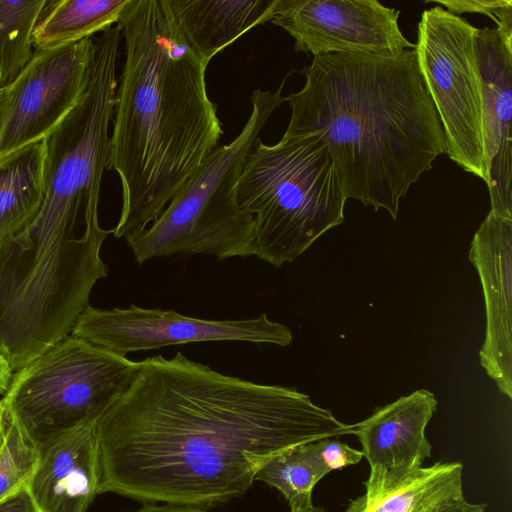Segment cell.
Here are the masks:
<instances>
[{"label":"cell","mask_w":512,"mask_h":512,"mask_svg":"<svg viewBox=\"0 0 512 512\" xmlns=\"http://www.w3.org/2000/svg\"><path fill=\"white\" fill-rule=\"evenodd\" d=\"M138 362L95 423L99 494L206 510L243 496L279 452L351 434L295 388L225 375L181 352Z\"/></svg>","instance_id":"6da1fadb"},{"label":"cell","mask_w":512,"mask_h":512,"mask_svg":"<svg viewBox=\"0 0 512 512\" xmlns=\"http://www.w3.org/2000/svg\"><path fill=\"white\" fill-rule=\"evenodd\" d=\"M118 25V80L108 170L122 187L116 238L145 230L218 147L223 126L207 93V64L167 0H130Z\"/></svg>","instance_id":"7a4b0ae2"},{"label":"cell","mask_w":512,"mask_h":512,"mask_svg":"<svg viewBox=\"0 0 512 512\" xmlns=\"http://www.w3.org/2000/svg\"><path fill=\"white\" fill-rule=\"evenodd\" d=\"M300 72L303 88L285 97L291 117L284 134L319 136L346 198L396 220L411 185L446 154L415 49L319 55Z\"/></svg>","instance_id":"3957f363"},{"label":"cell","mask_w":512,"mask_h":512,"mask_svg":"<svg viewBox=\"0 0 512 512\" xmlns=\"http://www.w3.org/2000/svg\"><path fill=\"white\" fill-rule=\"evenodd\" d=\"M241 207L254 217V255L279 268L344 221L346 196L323 140L283 135L257 138L237 185Z\"/></svg>","instance_id":"277c9868"},{"label":"cell","mask_w":512,"mask_h":512,"mask_svg":"<svg viewBox=\"0 0 512 512\" xmlns=\"http://www.w3.org/2000/svg\"><path fill=\"white\" fill-rule=\"evenodd\" d=\"M284 83L275 91L254 90L240 133L210 154L149 227L125 238L138 264L173 255L219 260L254 255V217L239 204L237 185L254 142L285 102Z\"/></svg>","instance_id":"5b68a950"},{"label":"cell","mask_w":512,"mask_h":512,"mask_svg":"<svg viewBox=\"0 0 512 512\" xmlns=\"http://www.w3.org/2000/svg\"><path fill=\"white\" fill-rule=\"evenodd\" d=\"M139 362L67 335L13 373L4 409L38 448L96 421L126 392Z\"/></svg>","instance_id":"8992f818"},{"label":"cell","mask_w":512,"mask_h":512,"mask_svg":"<svg viewBox=\"0 0 512 512\" xmlns=\"http://www.w3.org/2000/svg\"><path fill=\"white\" fill-rule=\"evenodd\" d=\"M477 29L465 18L435 6L421 14L414 49L443 128L446 154L464 171L487 182Z\"/></svg>","instance_id":"52a82bcc"},{"label":"cell","mask_w":512,"mask_h":512,"mask_svg":"<svg viewBox=\"0 0 512 512\" xmlns=\"http://www.w3.org/2000/svg\"><path fill=\"white\" fill-rule=\"evenodd\" d=\"M96 41L92 37L33 56L0 89V156L45 139L77 105L90 82Z\"/></svg>","instance_id":"ba28073f"},{"label":"cell","mask_w":512,"mask_h":512,"mask_svg":"<svg viewBox=\"0 0 512 512\" xmlns=\"http://www.w3.org/2000/svg\"><path fill=\"white\" fill-rule=\"evenodd\" d=\"M70 334L122 356L195 342L240 341L285 347L293 340L288 326L270 320L265 313L244 320H207L134 304L112 309L89 305Z\"/></svg>","instance_id":"9c48e42d"},{"label":"cell","mask_w":512,"mask_h":512,"mask_svg":"<svg viewBox=\"0 0 512 512\" xmlns=\"http://www.w3.org/2000/svg\"><path fill=\"white\" fill-rule=\"evenodd\" d=\"M400 11L377 0H279L270 20L295 40V51L398 55L414 49Z\"/></svg>","instance_id":"30bf717a"},{"label":"cell","mask_w":512,"mask_h":512,"mask_svg":"<svg viewBox=\"0 0 512 512\" xmlns=\"http://www.w3.org/2000/svg\"><path fill=\"white\" fill-rule=\"evenodd\" d=\"M469 260L483 288L486 329L480 365L512 398V219L489 212L476 231Z\"/></svg>","instance_id":"8fae6325"},{"label":"cell","mask_w":512,"mask_h":512,"mask_svg":"<svg viewBox=\"0 0 512 512\" xmlns=\"http://www.w3.org/2000/svg\"><path fill=\"white\" fill-rule=\"evenodd\" d=\"M483 132L491 212L512 219V41L496 28L477 29Z\"/></svg>","instance_id":"7c38bea8"},{"label":"cell","mask_w":512,"mask_h":512,"mask_svg":"<svg viewBox=\"0 0 512 512\" xmlns=\"http://www.w3.org/2000/svg\"><path fill=\"white\" fill-rule=\"evenodd\" d=\"M437 404L432 392L419 389L351 425V434L359 439L371 475L399 478L422 467L431 457L432 446L425 430Z\"/></svg>","instance_id":"4fadbf2b"},{"label":"cell","mask_w":512,"mask_h":512,"mask_svg":"<svg viewBox=\"0 0 512 512\" xmlns=\"http://www.w3.org/2000/svg\"><path fill=\"white\" fill-rule=\"evenodd\" d=\"M27 489L39 512H86L99 495L101 469L95 423L38 448Z\"/></svg>","instance_id":"5bb4252c"},{"label":"cell","mask_w":512,"mask_h":512,"mask_svg":"<svg viewBox=\"0 0 512 512\" xmlns=\"http://www.w3.org/2000/svg\"><path fill=\"white\" fill-rule=\"evenodd\" d=\"M279 0H167L183 35L209 64L252 28L270 21Z\"/></svg>","instance_id":"9a60e30c"},{"label":"cell","mask_w":512,"mask_h":512,"mask_svg":"<svg viewBox=\"0 0 512 512\" xmlns=\"http://www.w3.org/2000/svg\"><path fill=\"white\" fill-rule=\"evenodd\" d=\"M462 472L460 462H436L399 478L369 474L344 512H427L464 495Z\"/></svg>","instance_id":"2e32d148"},{"label":"cell","mask_w":512,"mask_h":512,"mask_svg":"<svg viewBox=\"0 0 512 512\" xmlns=\"http://www.w3.org/2000/svg\"><path fill=\"white\" fill-rule=\"evenodd\" d=\"M45 139L0 156V243L41 209L45 198Z\"/></svg>","instance_id":"e0dca14e"},{"label":"cell","mask_w":512,"mask_h":512,"mask_svg":"<svg viewBox=\"0 0 512 512\" xmlns=\"http://www.w3.org/2000/svg\"><path fill=\"white\" fill-rule=\"evenodd\" d=\"M130 0L48 1L33 32V45L47 50L91 37L119 22Z\"/></svg>","instance_id":"ac0fdd59"},{"label":"cell","mask_w":512,"mask_h":512,"mask_svg":"<svg viewBox=\"0 0 512 512\" xmlns=\"http://www.w3.org/2000/svg\"><path fill=\"white\" fill-rule=\"evenodd\" d=\"M313 442L296 445L274 455L255 477V480L277 489L287 500L291 511L313 506V489L328 474L318 459Z\"/></svg>","instance_id":"d6986e66"},{"label":"cell","mask_w":512,"mask_h":512,"mask_svg":"<svg viewBox=\"0 0 512 512\" xmlns=\"http://www.w3.org/2000/svg\"><path fill=\"white\" fill-rule=\"evenodd\" d=\"M47 3L0 0V89L11 83L33 56V32Z\"/></svg>","instance_id":"ffe728a7"},{"label":"cell","mask_w":512,"mask_h":512,"mask_svg":"<svg viewBox=\"0 0 512 512\" xmlns=\"http://www.w3.org/2000/svg\"><path fill=\"white\" fill-rule=\"evenodd\" d=\"M38 456L37 447L4 409L0 427V501L27 486Z\"/></svg>","instance_id":"44dd1931"},{"label":"cell","mask_w":512,"mask_h":512,"mask_svg":"<svg viewBox=\"0 0 512 512\" xmlns=\"http://www.w3.org/2000/svg\"><path fill=\"white\" fill-rule=\"evenodd\" d=\"M434 2L446 7L447 11L460 16L463 13H480L490 17L498 32L512 41V1L511 0H447Z\"/></svg>","instance_id":"7402d4cb"},{"label":"cell","mask_w":512,"mask_h":512,"mask_svg":"<svg viewBox=\"0 0 512 512\" xmlns=\"http://www.w3.org/2000/svg\"><path fill=\"white\" fill-rule=\"evenodd\" d=\"M335 438H324L313 442L318 459L327 473L358 464L364 457L362 451Z\"/></svg>","instance_id":"603a6c76"},{"label":"cell","mask_w":512,"mask_h":512,"mask_svg":"<svg viewBox=\"0 0 512 512\" xmlns=\"http://www.w3.org/2000/svg\"><path fill=\"white\" fill-rule=\"evenodd\" d=\"M0 512H39L27 487L0 501Z\"/></svg>","instance_id":"cb8c5ba5"},{"label":"cell","mask_w":512,"mask_h":512,"mask_svg":"<svg viewBox=\"0 0 512 512\" xmlns=\"http://www.w3.org/2000/svg\"><path fill=\"white\" fill-rule=\"evenodd\" d=\"M486 503H470L464 495L435 506L427 512H485Z\"/></svg>","instance_id":"d4e9b609"},{"label":"cell","mask_w":512,"mask_h":512,"mask_svg":"<svg viewBox=\"0 0 512 512\" xmlns=\"http://www.w3.org/2000/svg\"><path fill=\"white\" fill-rule=\"evenodd\" d=\"M135 512H207L204 509L186 506L164 503L157 505L155 503H144V505Z\"/></svg>","instance_id":"484cf974"},{"label":"cell","mask_w":512,"mask_h":512,"mask_svg":"<svg viewBox=\"0 0 512 512\" xmlns=\"http://www.w3.org/2000/svg\"><path fill=\"white\" fill-rule=\"evenodd\" d=\"M12 376L13 370L8 360L0 353V396H3L7 391Z\"/></svg>","instance_id":"4316f807"},{"label":"cell","mask_w":512,"mask_h":512,"mask_svg":"<svg viewBox=\"0 0 512 512\" xmlns=\"http://www.w3.org/2000/svg\"><path fill=\"white\" fill-rule=\"evenodd\" d=\"M291 512H324L323 508L322 507H315V506H311L307 509H303V510H293Z\"/></svg>","instance_id":"83f0119b"},{"label":"cell","mask_w":512,"mask_h":512,"mask_svg":"<svg viewBox=\"0 0 512 512\" xmlns=\"http://www.w3.org/2000/svg\"><path fill=\"white\" fill-rule=\"evenodd\" d=\"M3 415H4V406L0 399V427H1L2 419H3Z\"/></svg>","instance_id":"f1b7e54d"}]
</instances>
